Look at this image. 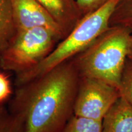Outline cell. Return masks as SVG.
Wrapping results in <instances>:
<instances>
[{
  "mask_svg": "<svg viewBox=\"0 0 132 132\" xmlns=\"http://www.w3.org/2000/svg\"><path fill=\"white\" fill-rule=\"evenodd\" d=\"M18 32L10 0H0V54L7 48Z\"/></svg>",
  "mask_w": 132,
  "mask_h": 132,
  "instance_id": "9c48e42d",
  "label": "cell"
},
{
  "mask_svg": "<svg viewBox=\"0 0 132 132\" xmlns=\"http://www.w3.org/2000/svg\"><path fill=\"white\" fill-rule=\"evenodd\" d=\"M61 27L65 37L82 18L76 0H37Z\"/></svg>",
  "mask_w": 132,
  "mask_h": 132,
  "instance_id": "52a82bcc",
  "label": "cell"
},
{
  "mask_svg": "<svg viewBox=\"0 0 132 132\" xmlns=\"http://www.w3.org/2000/svg\"><path fill=\"white\" fill-rule=\"evenodd\" d=\"M127 57L132 60V33L130 36L129 42H128V54Z\"/></svg>",
  "mask_w": 132,
  "mask_h": 132,
  "instance_id": "2e32d148",
  "label": "cell"
},
{
  "mask_svg": "<svg viewBox=\"0 0 132 132\" xmlns=\"http://www.w3.org/2000/svg\"><path fill=\"white\" fill-rule=\"evenodd\" d=\"M80 76L72 59L19 86L9 109L24 132H62L74 115Z\"/></svg>",
  "mask_w": 132,
  "mask_h": 132,
  "instance_id": "6da1fadb",
  "label": "cell"
},
{
  "mask_svg": "<svg viewBox=\"0 0 132 132\" xmlns=\"http://www.w3.org/2000/svg\"><path fill=\"white\" fill-rule=\"evenodd\" d=\"M59 40L56 34L46 28L18 31L12 42L0 54V69L16 75L27 72L42 61Z\"/></svg>",
  "mask_w": 132,
  "mask_h": 132,
  "instance_id": "277c9868",
  "label": "cell"
},
{
  "mask_svg": "<svg viewBox=\"0 0 132 132\" xmlns=\"http://www.w3.org/2000/svg\"><path fill=\"white\" fill-rule=\"evenodd\" d=\"M0 132H24L21 118L4 105H0Z\"/></svg>",
  "mask_w": 132,
  "mask_h": 132,
  "instance_id": "7c38bea8",
  "label": "cell"
},
{
  "mask_svg": "<svg viewBox=\"0 0 132 132\" xmlns=\"http://www.w3.org/2000/svg\"><path fill=\"white\" fill-rule=\"evenodd\" d=\"M131 33L122 26H109L72 59L80 77L98 79L119 89Z\"/></svg>",
  "mask_w": 132,
  "mask_h": 132,
  "instance_id": "7a4b0ae2",
  "label": "cell"
},
{
  "mask_svg": "<svg viewBox=\"0 0 132 132\" xmlns=\"http://www.w3.org/2000/svg\"><path fill=\"white\" fill-rule=\"evenodd\" d=\"M110 26H120L132 31V0H119L110 21Z\"/></svg>",
  "mask_w": 132,
  "mask_h": 132,
  "instance_id": "30bf717a",
  "label": "cell"
},
{
  "mask_svg": "<svg viewBox=\"0 0 132 132\" xmlns=\"http://www.w3.org/2000/svg\"><path fill=\"white\" fill-rule=\"evenodd\" d=\"M10 1L18 31L43 27L53 31L61 40L65 37L61 27L37 0Z\"/></svg>",
  "mask_w": 132,
  "mask_h": 132,
  "instance_id": "8992f818",
  "label": "cell"
},
{
  "mask_svg": "<svg viewBox=\"0 0 132 132\" xmlns=\"http://www.w3.org/2000/svg\"><path fill=\"white\" fill-rule=\"evenodd\" d=\"M119 1L109 0L98 9L82 16L42 61L31 70L16 75V85L20 86L42 75L73 58L86 48L108 28L110 19Z\"/></svg>",
  "mask_w": 132,
  "mask_h": 132,
  "instance_id": "3957f363",
  "label": "cell"
},
{
  "mask_svg": "<svg viewBox=\"0 0 132 132\" xmlns=\"http://www.w3.org/2000/svg\"><path fill=\"white\" fill-rule=\"evenodd\" d=\"M12 94L11 80L7 74L1 69L0 70V105H3Z\"/></svg>",
  "mask_w": 132,
  "mask_h": 132,
  "instance_id": "5bb4252c",
  "label": "cell"
},
{
  "mask_svg": "<svg viewBox=\"0 0 132 132\" xmlns=\"http://www.w3.org/2000/svg\"><path fill=\"white\" fill-rule=\"evenodd\" d=\"M102 121L73 116L62 132H102Z\"/></svg>",
  "mask_w": 132,
  "mask_h": 132,
  "instance_id": "8fae6325",
  "label": "cell"
},
{
  "mask_svg": "<svg viewBox=\"0 0 132 132\" xmlns=\"http://www.w3.org/2000/svg\"><path fill=\"white\" fill-rule=\"evenodd\" d=\"M108 1L109 0H76L82 17L98 9Z\"/></svg>",
  "mask_w": 132,
  "mask_h": 132,
  "instance_id": "9a60e30c",
  "label": "cell"
},
{
  "mask_svg": "<svg viewBox=\"0 0 132 132\" xmlns=\"http://www.w3.org/2000/svg\"><path fill=\"white\" fill-rule=\"evenodd\" d=\"M118 88L98 79L80 77L74 105V116L102 121L120 97Z\"/></svg>",
  "mask_w": 132,
  "mask_h": 132,
  "instance_id": "5b68a950",
  "label": "cell"
},
{
  "mask_svg": "<svg viewBox=\"0 0 132 132\" xmlns=\"http://www.w3.org/2000/svg\"><path fill=\"white\" fill-rule=\"evenodd\" d=\"M120 95L132 105V60L127 59L119 87Z\"/></svg>",
  "mask_w": 132,
  "mask_h": 132,
  "instance_id": "4fadbf2b",
  "label": "cell"
},
{
  "mask_svg": "<svg viewBox=\"0 0 132 132\" xmlns=\"http://www.w3.org/2000/svg\"><path fill=\"white\" fill-rule=\"evenodd\" d=\"M102 132H132V105L122 95L102 121Z\"/></svg>",
  "mask_w": 132,
  "mask_h": 132,
  "instance_id": "ba28073f",
  "label": "cell"
}]
</instances>
